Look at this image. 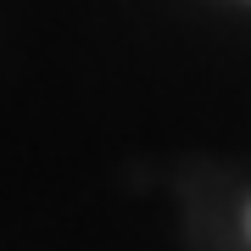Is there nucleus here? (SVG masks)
Segmentation results:
<instances>
[{"label":"nucleus","instance_id":"nucleus-1","mask_svg":"<svg viewBox=\"0 0 251 251\" xmlns=\"http://www.w3.org/2000/svg\"><path fill=\"white\" fill-rule=\"evenodd\" d=\"M246 234H251V201H246Z\"/></svg>","mask_w":251,"mask_h":251}]
</instances>
